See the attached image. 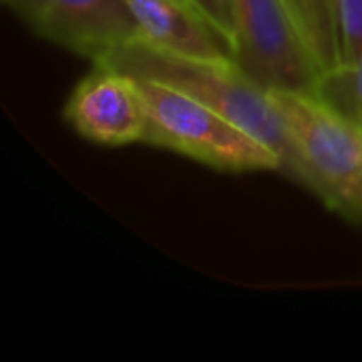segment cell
<instances>
[{
  "label": "cell",
  "instance_id": "cell-1",
  "mask_svg": "<svg viewBox=\"0 0 362 362\" xmlns=\"http://www.w3.org/2000/svg\"><path fill=\"white\" fill-rule=\"evenodd\" d=\"M95 64L136 78L159 81L214 108L272 146L282 159V170L301 182L299 159L272 91L244 72L235 59L185 57L134 40Z\"/></svg>",
  "mask_w": 362,
  "mask_h": 362
},
{
  "label": "cell",
  "instance_id": "cell-2",
  "mask_svg": "<svg viewBox=\"0 0 362 362\" xmlns=\"http://www.w3.org/2000/svg\"><path fill=\"white\" fill-rule=\"evenodd\" d=\"M295 146L301 182L335 212L362 218V125L316 93L269 89Z\"/></svg>",
  "mask_w": 362,
  "mask_h": 362
},
{
  "label": "cell",
  "instance_id": "cell-3",
  "mask_svg": "<svg viewBox=\"0 0 362 362\" xmlns=\"http://www.w3.org/2000/svg\"><path fill=\"white\" fill-rule=\"evenodd\" d=\"M136 85L148 117L146 144L227 172L282 170V159L272 146L214 108L159 81L136 78Z\"/></svg>",
  "mask_w": 362,
  "mask_h": 362
},
{
  "label": "cell",
  "instance_id": "cell-4",
  "mask_svg": "<svg viewBox=\"0 0 362 362\" xmlns=\"http://www.w3.org/2000/svg\"><path fill=\"white\" fill-rule=\"evenodd\" d=\"M235 23V62L267 89L316 93L322 68L291 0H229Z\"/></svg>",
  "mask_w": 362,
  "mask_h": 362
},
{
  "label": "cell",
  "instance_id": "cell-5",
  "mask_svg": "<svg viewBox=\"0 0 362 362\" xmlns=\"http://www.w3.org/2000/svg\"><path fill=\"white\" fill-rule=\"evenodd\" d=\"M40 36L93 62L140 40L125 0H4Z\"/></svg>",
  "mask_w": 362,
  "mask_h": 362
},
{
  "label": "cell",
  "instance_id": "cell-6",
  "mask_svg": "<svg viewBox=\"0 0 362 362\" xmlns=\"http://www.w3.org/2000/svg\"><path fill=\"white\" fill-rule=\"evenodd\" d=\"M64 115L83 138L104 146L148 138V117L136 78L108 66L95 64V70L74 87Z\"/></svg>",
  "mask_w": 362,
  "mask_h": 362
},
{
  "label": "cell",
  "instance_id": "cell-7",
  "mask_svg": "<svg viewBox=\"0 0 362 362\" xmlns=\"http://www.w3.org/2000/svg\"><path fill=\"white\" fill-rule=\"evenodd\" d=\"M140 40L161 51L199 59H235L221 34L182 0H125Z\"/></svg>",
  "mask_w": 362,
  "mask_h": 362
},
{
  "label": "cell",
  "instance_id": "cell-8",
  "mask_svg": "<svg viewBox=\"0 0 362 362\" xmlns=\"http://www.w3.org/2000/svg\"><path fill=\"white\" fill-rule=\"evenodd\" d=\"M339 68L354 70L362 59V0H331Z\"/></svg>",
  "mask_w": 362,
  "mask_h": 362
},
{
  "label": "cell",
  "instance_id": "cell-9",
  "mask_svg": "<svg viewBox=\"0 0 362 362\" xmlns=\"http://www.w3.org/2000/svg\"><path fill=\"white\" fill-rule=\"evenodd\" d=\"M189 4L221 34V38L233 51V47H235V23H233L229 0H189Z\"/></svg>",
  "mask_w": 362,
  "mask_h": 362
},
{
  "label": "cell",
  "instance_id": "cell-10",
  "mask_svg": "<svg viewBox=\"0 0 362 362\" xmlns=\"http://www.w3.org/2000/svg\"><path fill=\"white\" fill-rule=\"evenodd\" d=\"M352 81H354V119L362 125V59L352 70Z\"/></svg>",
  "mask_w": 362,
  "mask_h": 362
},
{
  "label": "cell",
  "instance_id": "cell-11",
  "mask_svg": "<svg viewBox=\"0 0 362 362\" xmlns=\"http://www.w3.org/2000/svg\"><path fill=\"white\" fill-rule=\"evenodd\" d=\"M182 2H187V4H189V0H182ZM189 6H191V4H189Z\"/></svg>",
  "mask_w": 362,
  "mask_h": 362
},
{
  "label": "cell",
  "instance_id": "cell-12",
  "mask_svg": "<svg viewBox=\"0 0 362 362\" xmlns=\"http://www.w3.org/2000/svg\"><path fill=\"white\" fill-rule=\"evenodd\" d=\"M293 2H297V0H291V4H293Z\"/></svg>",
  "mask_w": 362,
  "mask_h": 362
}]
</instances>
